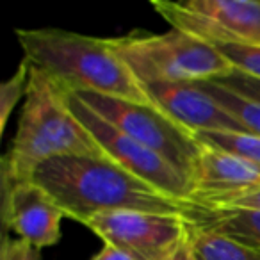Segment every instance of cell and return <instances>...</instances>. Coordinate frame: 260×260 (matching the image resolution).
Segmentation results:
<instances>
[{
  "label": "cell",
  "instance_id": "obj_4",
  "mask_svg": "<svg viewBox=\"0 0 260 260\" xmlns=\"http://www.w3.org/2000/svg\"><path fill=\"white\" fill-rule=\"evenodd\" d=\"M116 52L141 86L157 82H205L234 72L207 41L170 29L164 34H134L112 40Z\"/></svg>",
  "mask_w": 260,
  "mask_h": 260
},
{
  "label": "cell",
  "instance_id": "obj_20",
  "mask_svg": "<svg viewBox=\"0 0 260 260\" xmlns=\"http://www.w3.org/2000/svg\"><path fill=\"white\" fill-rule=\"evenodd\" d=\"M219 209H248V210H260V189L253 192H248L244 196H239L237 200L230 202L228 205Z\"/></svg>",
  "mask_w": 260,
  "mask_h": 260
},
{
  "label": "cell",
  "instance_id": "obj_12",
  "mask_svg": "<svg viewBox=\"0 0 260 260\" xmlns=\"http://www.w3.org/2000/svg\"><path fill=\"white\" fill-rule=\"evenodd\" d=\"M185 219L191 228L217 232L260 249V210L205 209L192 203L185 214Z\"/></svg>",
  "mask_w": 260,
  "mask_h": 260
},
{
  "label": "cell",
  "instance_id": "obj_5",
  "mask_svg": "<svg viewBox=\"0 0 260 260\" xmlns=\"http://www.w3.org/2000/svg\"><path fill=\"white\" fill-rule=\"evenodd\" d=\"M75 94L91 111L118 126L128 138L162 155L192 184L203 145L194 138L191 130L178 125L155 105L104 96L96 93Z\"/></svg>",
  "mask_w": 260,
  "mask_h": 260
},
{
  "label": "cell",
  "instance_id": "obj_21",
  "mask_svg": "<svg viewBox=\"0 0 260 260\" xmlns=\"http://www.w3.org/2000/svg\"><path fill=\"white\" fill-rule=\"evenodd\" d=\"M91 260H134V258H132L130 255H126L123 249L104 242V248H102Z\"/></svg>",
  "mask_w": 260,
  "mask_h": 260
},
{
  "label": "cell",
  "instance_id": "obj_18",
  "mask_svg": "<svg viewBox=\"0 0 260 260\" xmlns=\"http://www.w3.org/2000/svg\"><path fill=\"white\" fill-rule=\"evenodd\" d=\"M214 82H217V84H221V86L228 87V89L235 91V93L241 94V96L260 102V79H256V77L246 75V73L234 70L232 73L221 77V79H216Z\"/></svg>",
  "mask_w": 260,
  "mask_h": 260
},
{
  "label": "cell",
  "instance_id": "obj_11",
  "mask_svg": "<svg viewBox=\"0 0 260 260\" xmlns=\"http://www.w3.org/2000/svg\"><path fill=\"white\" fill-rule=\"evenodd\" d=\"M260 189V173L232 153L203 145L192 177L189 202L205 209H219Z\"/></svg>",
  "mask_w": 260,
  "mask_h": 260
},
{
  "label": "cell",
  "instance_id": "obj_8",
  "mask_svg": "<svg viewBox=\"0 0 260 260\" xmlns=\"http://www.w3.org/2000/svg\"><path fill=\"white\" fill-rule=\"evenodd\" d=\"M152 8L171 25L207 43L260 45L258 0H155Z\"/></svg>",
  "mask_w": 260,
  "mask_h": 260
},
{
  "label": "cell",
  "instance_id": "obj_3",
  "mask_svg": "<svg viewBox=\"0 0 260 260\" xmlns=\"http://www.w3.org/2000/svg\"><path fill=\"white\" fill-rule=\"evenodd\" d=\"M23 59L72 93H96L153 105L112 40L62 29H18Z\"/></svg>",
  "mask_w": 260,
  "mask_h": 260
},
{
  "label": "cell",
  "instance_id": "obj_17",
  "mask_svg": "<svg viewBox=\"0 0 260 260\" xmlns=\"http://www.w3.org/2000/svg\"><path fill=\"white\" fill-rule=\"evenodd\" d=\"M209 45H212L234 70L260 79V45L221 43V41H214Z\"/></svg>",
  "mask_w": 260,
  "mask_h": 260
},
{
  "label": "cell",
  "instance_id": "obj_22",
  "mask_svg": "<svg viewBox=\"0 0 260 260\" xmlns=\"http://www.w3.org/2000/svg\"><path fill=\"white\" fill-rule=\"evenodd\" d=\"M170 260H198V258H196V255H194V249H192L191 235H189L187 241H185L184 244L178 248V251L175 253Z\"/></svg>",
  "mask_w": 260,
  "mask_h": 260
},
{
  "label": "cell",
  "instance_id": "obj_7",
  "mask_svg": "<svg viewBox=\"0 0 260 260\" xmlns=\"http://www.w3.org/2000/svg\"><path fill=\"white\" fill-rule=\"evenodd\" d=\"M86 226L134 260H170L191 235L184 214L143 210L98 214L86 221Z\"/></svg>",
  "mask_w": 260,
  "mask_h": 260
},
{
  "label": "cell",
  "instance_id": "obj_15",
  "mask_svg": "<svg viewBox=\"0 0 260 260\" xmlns=\"http://www.w3.org/2000/svg\"><path fill=\"white\" fill-rule=\"evenodd\" d=\"M202 145L239 157L260 173V138L248 132H194Z\"/></svg>",
  "mask_w": 260,
  "mask_h": 260
},
{
  "label": "cell",
  "instance_id": "obj_13",
  "mask_svg": "<svg viewBox=\"0 0 260 260\" xmlns=\"http://www.w3.org/2000/svg\"><path fill=\"white\" fill-rule=\"evenodd\" d=\"M191 242L198 260H260V249L217 232L191 228Z\"/></svg>",
  "mask_w": 260,
  "mask_h": 260
},
{
  "label": "cell",
  "instance_id": "obj_2",
  "mask_svg": "<svg viewBox=\"0 0 260 260\" xmlns=\"http://www.w3.org/2000/svg\"><path fill=\"white\" fill-rule=\"evenodd\" d=\"M107 157L68 105V91L30 66L25 104L9 152L2 157V182H30L43 162L55 157Z\"/></svg>",
  "mask_w": 260,
  "mask_h": 260
},
{
  "label": "cell",
  "instance_id": "obj_10",
  "mask_svg": "<svg viewBox=\"0 0 260 260\" xmlns=\"http://www.w3.org/2000/svg\"><path fill=\"white\" fill-rule=\"evenodd\" d=\"M152 104L173 121L194 132H246L196 82H157L143 86Z\"/></svg>",
  "mask_w": 260,
  "mask_h": 260
},
{
  "label": "cell",
  "instance_id": "obj_16",
  "mask_svg": "<svg viewBox=\"0 0 260 260\" xmlns=\"http://www.w3.org/2000/svg\"><path fill=\"white\" fill-rule=\"evenodd\" d=\"M29 79H30V64L23 59L20 62L18 70L13 73L11 79L6 80L0 86V132L6 130L9 116H11L15 105L18 104V100H22L27 94Z\"/></svg>",
  "mask_w": 260,
  "mask_h": 260
},
{
  "label": "cell",
  "instance_id": "obj_19",
  "mask_svg": "<svg viewBox=\"0 0 260 260\" xmlns=\"http://www.w3.org/2000/svg\"><path fill=\"white\" fill-rule=\"evenodd\" d=\"M2 260H38V248L23 239H9L2 242Z\"/></svg>",
  "mask_w": 260,
  "mask_h": 260
},
{
  "label": "cell",
  "instance_id": "obj_6",
  "mask_svg": "<svg viewBox=\"0 0 260 260\" xmlns=\"http://www.w3.org/2000/svg\"><path fill=\"white\" fill-rule=\"evenodd\" d=\"M68 105L77 119L84 125V128L93 136L102 152L112 162L171 198L182 200V202L191 200V180L184 173H180L173 164L168 162L162 155L138 143L136 139L128 138L118 126L91 111L75 93H70V91Z\"/></svg>",
  "mask_w": 260,
  "mask_h": 260
},
{
  "label": "cell",
  "instance_id": "obj_1",
  "mask_svg": "<svg viewBox=\"0 0 260 260\" xmlns=\"http://www.w3.org/2000/svg\"><path fill=\"white\" fill-rule=\"evenodd\" d=\"M32 182L55 200L66 217L82 224L98 214L116 210L185 216L192 205L153 189L109 157H55L38 168Z\"/></svg>",
  "mask_w": 260,
  "mask_h": 260
},
{
  "label": "cell",
  "instance_id": "obj_14",
  "mask_svg": "<svg viewBox=\"0 0 260 260\" xmlns=\"http://www.w3.org/2000/svg\"><path fill=\"white\" fill-rule=\"evenodd\" d=\"M214 102L221 105L226 112H230L248 134L258 136L260 138V102L249 100L246 96H241L235 91L214 82V80H205V82H196Z\"/></svg>",
  "mask_w": 260,
  "mask_h": 260
},
{
  "label": "cell",
  "instance_id": "obj_9",
  "mask_svg": "<svg viewBox=\"0 0 260 260\" xmlns=\"http://www.w3.org/2000/svg\"><path fill=\"white\" fill-rule=\"evenodd\" d=\"M64 217L55 200L32 180L16 185L2 182L4 228H11L34 248L41 249L57 244Z\"/></svg>",
  "mask_w": 260,
  "mask_h": 260
}]
</instances>
